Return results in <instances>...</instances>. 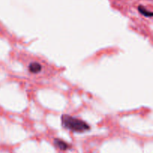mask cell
I'll use <instances>...</instances> for the list:
<instances>
[{
    "label": "cell",
    "instance_id": "1",
    "mask_svg": "<svg viewBox=\"0 0 153 153\" xmlns=\"http://www.w3.org/2000/svg\"><path fill=\"white\" fill-rule=\"evenodd\" d=\"M61 120L64 128L74 133H84L91 130V127L86 122L67 114L61 116Z\"/></svg>",
    "mask_w": 153,
    "mask_h": 153
},
{
    "label": "cell",
    "instance_id": "2",
    "mask_svg": "<svg viewBox=\"0 0 153 153\" xmlns=\"http://www.w3.org/2000/svg\"><path fill=\"white\" fill-rule=\"evenodd\" d=\"M53 142L55 146L61 151H67L70 148V146L67 142L59 138H55Z\"/></svg>",
    "mask_w": 153,
    "mask_h": 153
},
{
    "label": "cell",
    "instance_id": "3",
    "mask_svg": "<svg viewBox=\"0 0 153 153\" xmlns=\"http://www.w3.org/2000/svg\"><path fill=\"white\" fill-rule=\"evenodd\" d=\"M28 71L31 74H38L40 73L42 70V64L40 63L37 62H31L29 64H28Z\"/></svg>",
    "mask_w": 153,
    "mask_h": 153
},
{
    "label": "cell",
    "instance_id": "4",
    "mask_svg": "<svg viewBox=\"0 0 153 153\" xmlns=\"http://www.w3.org/2000/svg\"><path fill=\"white\" fill-rule=\"evenodd\" d=\"M138 11L140 12V14H141L143 16H146V17L150 18L152 16V12L148 10L147 8H146L143 5L138 6Z\"/></svg>",
    "mask_w": 153,
    "mask_h": 153
}]
</instances>
